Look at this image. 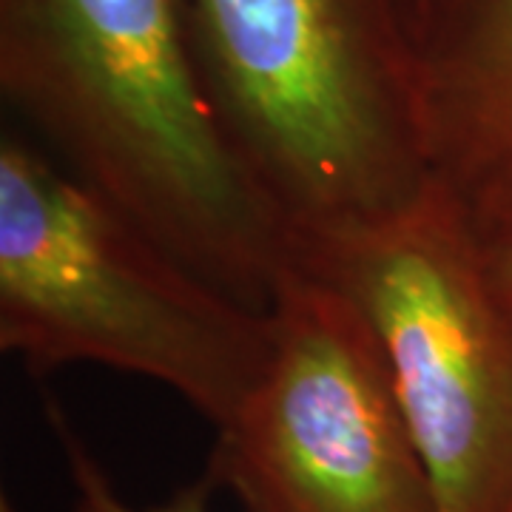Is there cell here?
Instances as JSON below:
<instances>
[{"label": "cell", "mask_w": 512, "mask_h": 512, "mask_svg": "<svg viewBox=\"0 0 512 512\" xmlns=\"http://www.w3.org/2000/svg\"><path fill=\"white\" fill-rule=\"evenodd\" d=\"M484 245V262L495 293L512 311V225H504L490 234H478Z\"/></svg>", "instance_id": "cell-8"}, {"label": "cell", "mask_w": 512, "mask_h": 512, "mask_svg": "<svg viewBox=\"0 0 512 512\" xmlns=\"http://www.w3.org/2000/svg\"><path fill=\"white\" fill-rule=\"evenodd\" d=\"M296 262L367 319L439 512H512V311L464 205L433 177L376 220L305 239Z\"/></svg>", "instance_id": "cell-4"}, {"label": "cell", "mask_w": 512, "mask_h": 512, "mask_svg": "<svg viewBox=\"0 0 512 512\" xmlns=\"http://www.w3.org/2000/svg\"><path fill=\"white\" fill-rule=\"evenodd\" d=\"M228 140L299 242L433 180L413 0H183Z\"/></svg>", "instance_id": "cell-2"}, {"label": "cell", "mask_w": 512, "mask_h": 512, "mask_svg": "<svg viewBox=\"0 0 512 512\" xmlns=\"http://www.w3.org/2000/svg\"><path fill=\"white\" fill-rule=\"evenodd\" d=\"M271 342V313L197 274L49 151L3 134L0 350L32 376L69 365L143 376L220 430Z\"/></svg>", "instance_id": "cell-3"}, {"label": "cell", "mask_w": 512, "mask_h": 512, "mask_svg": "<svg viewBox=\"0 0 512 512\" xmlns=\"http://www.w3.org/2000/svg\"><path fill=\"white\" fill-rule=\"evenodd\" d=\"M271 359L205 473L245 512H439L376 333L299 262L271 296Z\"/></svg>", "instance_id": "cell-5"}, {"label": "cell", "mask_w": 512, "mask_h": 512, "mask_svg": "<svg viewBox=\"0 0 512 512\" xmlns=\"http://www.w3.org/2000/svg\"><path fill=\"white\" fill-rule=\"evenodd\" d=\"M430 171L478 234L512 225V0H413Z\"/></svg>", "instance_id": "cell-6"}, {"label": "cell", "mask_w": 512, "mask_h": 512, "mask_svg": "<svg viewBox=\"0 0 512 512\" xmlns=\"http://www.w3.org/2000/svg\"><path fill=\"white\" fill-rule=\"evenodd\" d=\"M43 410H46L49 430L63 450L69 481H72V510L69 512H211V495L217 493V484L208 473H202L194 484L177 490L168 501L157 504V507H146V510L131 507L114 490L106 470L100 467V461L86 447V441L80 439V433L74 430L72 419L63 413V407L52 396H46ZM3 512H15L6 498H3Z\"/></svg>", "instance_id": "cell-7"}, {"label": "cell", "mask_w": 512, "mask_h": 512, "mask_svg": "<svg viewBox=\"0 0 512 512\" xmlns=\"http://www.w3.org/2000/svg\"><path fill=\"white\" fill-rule=\"evenodd\" d=\"M0 92L80 183L268 311L296 239L222 128L183 0H0Z\"/></svg>", "instance_id": "cell-1"}]
</instances>
